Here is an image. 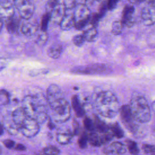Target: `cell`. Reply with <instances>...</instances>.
Instances as JSON below:
<instances>
[{
    "label": "cell",
    "mask_w": 155,
    "mask_h": 155,
    "mask_svg": "<svg viewBox=\"0 0 155 155\" xmlns=\"http://www.w3.org/2000/svg\"><path fill=\"white\" fill-rule=\"evenodd\" d=\"M19 23V19L14 16L5 19V27L7 30L10 33H16L18 30Z\"/></svg>",
    "instance_id": "cell-21"
},
{
    "label": "cell",
    "mask_w": 155,
    "mask_h": 155,
    "mask_svg": "<svg viewBox=\"0 0 155 155\" xmlns=\"http://www.w3.org/2000/svg\"><path fill=\"white\" fill-rule=\"evenodd\" d=\"M110 131L114 136L116 137L118 139L122 138L124 136V132L117 122H114L110 126Z\"/></svg>",
    "instance_id": "cell-26"
},
{
    "label": "cell",
    "mask_w": 155,
    "mask_h": 155,
    "mask_svg": "<svg viewBox=\"0 0 155 155\" xmlns=\"http://www.w3.org/2000/svg\"><path fill=\"white\" fill-rule=\"evenodd\" d=\"M126 147L120 142H113L110 145L104 148L103 151L105 154H124L126 153Z\"/></svg>",
    "instance_id": "cell-13"
},
{
    "label": "cell",
    "mask_w": 155,
    "mask_h": 155,
    "mask_svg": "<svg viewBox=\"0 0 155 155\" xmlns=\"http://www.w3.org/2000/svg\"><path fill=\"white\" fill-rule=\"evenodd\" d=\"M19 12L20 17L25 20H28L30 19L35 11V7L32 2L30 1L25 4L21 5L18 8H17Z\"/></svg>",
    "instance_id": "cell-14"
},
{
    "label": "cell",
    "mask_w": 155,
    "mask_h": 155,
    "mask_svg": "<svg viewBox=\"0 0 155 155\" xmlns=\"http://www.w3.org/2000/svg\"><path fill=\"white\" fill-rule=\"evenodd\" d=\"M0 102L1 105H7L10 102V94L6 90L4 89L1 90Z\"/></svg>",
    "instance_id": "cell-33"
},
{
    "label": "cell",
    "mask_w": 155,
    "mask_h": 155,
    "mask_svg": "<svg viewBox=\"0 0 155 155\" xmlns=\"http://www.w3.org/2000/svg\"><path fill=\"white\" fill-rule=\"evenodd\" d=\"M60 27L63 30H69L75 27V20L73 13H65L59 23Z\"/></svg>",
    "instance_id": "cell-16"
},
{
    "label": "cell",
    "mask_w": 155,
    "mask_h": 155,
    "mask_svg": "<svg viewBox=\"0 0 155 155\" xmlns=\"http://www.w3.org/2000/svg\"><path fill=\"white\" fill-rule=\"evenodd\" d=\"M143 0H130L131 2V3H133V4H139V3H140L141 2H142Z\"/></svg>",
    "instance_id": "cell-45"
},
{
    "label": "cell",
    "mask_w": 155,
    "mask_h": 155,
    "mask_svg": "<svg viewBox=\"0 0 155 155\" xmlns=\"http://www.w3.org/2000/svg\"><path fill=\"white\" fill-rule=\"evenodd\" d=\"M73 43L77 47H82L85 42V38L82 34L76 35L73 38Z\"/></svg>",
    "instance_id": "cell-35"
},
{
    "label": "cell",
    "mask_w": 155,
    "mask_h": 155,
    "mask_svg": "<svg viewBox=\"0 0 155 155\" xmlns=\"http://www.w3.org/2000/svg\"><path fill=\"white\" fill-rule=\"evenodd\" d=\"M48 105L46 97L42 93H37L25 96L22 107L28 116L42 124L47 118Z\"/></svg>",
    "instance_id": "cell-2"
},
{
    "label": "cell",
    "mask_w": 155,
    "mask_h": 155,
    "mask_svg": "<svg viewBox=\"0 0 155 155\" xmlns=\"http://www.w3.org/2000/svg\"><path fill=\"white\" fill-rule=\"evenodd\" d=\"M97 1H101V2H105V1H107V0H97Z\"/></svg>",
    "instance_id": "cell-48"
},
{
    "label": "cell",
    "mask_w": 155,
    "mask_h": 155,
    "mask_svg": "<svg viewBox=\"0 0 155 155\" xmlns=\"http://www.w3.org/2000/svg\"><path fill=\"white\" fill-rule=\"evenodd\" d=\"M118 1L119 0H107V4L108 9L109 10H111L114 9L116 7Z\"/></svg>",
    "instance_id": "cell-39"
},
{
    "label": "cell",
    "mask_w": 155,
    "mask_h": 155,
    "mask_svg": "<svg viewBox=\"0 0 155 155\" xmlns=\"http://www.w3.org/2000/svg\"><path fill=\"white\" fill-rule=\"evenodd\" d=\"M53 120L58 123H63L68 120L71 116V108L69 103L64 99L57 106L52 109Z\"/></svg>",
    "instance_id": "cell-5"
},
{
    "label": "cell",
    "mask_w": 155,
    "mask_h": 155,
    "mask_svg": "<svg viewBox=\"0 0 155 155\" xmlns=\"http://www.w3.org/2000/svg\"><path fill=\"white\" fill-rule=\"evenodd\" d=\"M47 39H48V35L46 33V31H41V33L39 34L35 42L38 45L42 46L46 43Z\"/></svg>",
    "instance_id": "cell-34"
},
{
    "label": "cell",
    "mask_w": 155,
    "mask_h": 155,
    "mask_svg": "<svg viewBox=\"0 0 155 155\" xmlns=\"http://www.w3.org/2000/svg\"><path fill=\"white\" fill-rule=\"evenodd\" d=\"M71 105L73 110L78 117H82L85 114V110L81 101L78 95H74L71 99Z\"/></svg>",
    "instance_id": "cell-17"
},
{
    "label": "cell",
    "mask_w": 155,
    "mask_h": 155,
    "mask_svg": "<svg viewBox=\"0 0 155 155\" xmlns=\"http://www.w3.org/2000/svg\"><path fill=\"white\" fill-rule=\"evenodd\" d=\"M73 134L74 135H76V134H78V133L79 132V125L78 122L76 120H74L73 123Z\"/></svg>",
    "instance_id": "cell-41"
},
{
    "label": "cell",
    "mask_w": 155,
    "mask_h": 155,
    "mask_svg": "<svg viewBox=\"0 0 155 155\" xmlns=\"http://www.w3.org/2000/svg\"><path fill=\"white\" fill-rule=\"evenodd\" d=\"M75 20V28L81 30L85 28L89 24L91 11L85 4H79L73 13Z\"/></svg>",
    "instance_id": "cell-4"
},
{
    "label": "cell",
    "mask_w": 155,
    "mask_h": 155,
    "mask_svg": "<svg viewBox=\"0 0 155 155\" xmlns=\"http://www.w3.org/2000/svg\"><path fill=\"white\" fill-rule=\"evenodd\" d=\"M152 108H153V111L154 113L155 114V101L152 104Z\"/></svg>",
    "instance_id": "cell-46"
},
{
    "label": "cell",
    "mask_w": 155,
    "mask_h": 155,
    "mask_svg": "<svg viewBox=\"0 0 155 155\" xmlns=\"http://www.w3.org/2000/svg\"><path fill=\"white\" fill-rule=\"evenodd\" d=\"M59 0H48L46 4L47 13H51L53 10L59 4Z\"/></svg>",
    "instance_id": "cell-37"
},
{
    "label": "cell",
    "mask_w": 155,
    "mask_h": 155,
    "mask_svg": "<svg viewBox=\"0 0 155 155\" xmlns=\"http://www.w3.org/2000/svg\"><path fill=\"white\" fill-rule=\"evenodd\" d=\"M73 137V133L70 132L59 133L57 134V141L60 144L66 145L68 143Z\"/></svg>",
    "instance_id": "cell-24"
},
{
    "label": "cell",
    "mask_w": 155,
    "mask_h": 155,
    "mask_svg": "<svg viewBox=\"0 0 155 155\" xmlns=\"http://www.w3.org/2000/svg\"><path fill=\"white\" fill-rule=\"evenodd\" d=\"M90 27H87L83 33L82 35L84 36L85 41L88 42H93L94 41L97 39V30L96 27L92 26L90 25Z\"/></svg>",
    "instance_id": "cell-20"
},
{
    "label": "cell",
    "mask_w": 155,
    "mask_h": 155,
    "mask_svg": "<svg viewBox=\"0 0 155 155\" xmlns=\"http://www.w3.org/2000/svg\"><path fill=\"white\" fill-rule=\"evenodd\" d=\"M124 25L121 21H115L113 22L111 26V32L114 35H118L121 33Z\"/></svg>",
    "instance_id": "cell-28"
},
{
    "label": "cell",
    "mask_w": 155,
    "mask_h": 155,
    "mask_svg": "<svg viewBox=\"0 0 155 155\" xmlns=\"http://www.w3.org/2000/svg\"><path fill=\"white\" fill-rule=\"evenodd\" d=\"M84 125L85 128L90 133L95 131L94 120L88 117H85L84 119Z\"/></svg>",
    "instance_id": "cell-30"
},
{
    "label": "cell",
    "mask_w": 155,
    "mask_h": 155,
    "mask_svg": "<svg viewBox=\"0 0 155 155\" xmlns=\"http://www.w3.org/2000/svg\"><path fill=\"white\" fill-rule=\"evenodd\" d=\"M120 118L123 123L125 125V127L130 130L133 131L136 130V125L134 121H136L132 115L131 109L129 105H122L119 110Z\"/></svg>",
    "instance_id": "cell-10"
},
{
    "label": "cell",
    "mask_w": 155,
    "mask_h": 155,
    "mask_svg": "<svg viewBox=\"0 0 155 155\" xmlns=\"http://www.w3.org/2000/svg\"><path fill=\"white\" fill-rule=\"evenodd\" d=\"M141 18L145 25L150 26L155 24V1L150 0L142 9Z\"/></svg>",
    "instance_id": "cell-9"
},
{
    "label": "cell",
    "mask_w": 155,
    "mask_h": 155,
    "mask_svg": "<svg viewBox=\"0 0 155 155\" xmlns=\"http://www.w3.org/2000/svg\"><path fill=\"white\" fill-rule=\"evenodd\" d=\"M94 127L95 130L101 134L108 133L110 131V127L105 122L101 120L97 116H94Z\"/></svg>",
    "instance_id": "cell-23"
},
{
    "label": "cell",
    "mask_w": 155,
    "mask_h": 155,
    "mask_svg": "<svg viewBox=\"0 0 155 155\" xmlns=\"http://www.w3.org/2000/svg\"><path fill=\"white\" fill-rule=\"evenodd\" d=\"M142 150L147 155H155V146L150 144H143Z\"/></svg>",
    "instance_id": "cell-36"
},
{
    "label": "cell",
    "mask_w": 155,
    "mask_h": 155,
    "mask_svg": "<svg viewBox=\"0 0 155 155\" xmlns=\"http://www.w3.org/2000/svg\"><path fill=\"white\" fill-rule=\"evenodd\" d=\"M48 127L50 129H53V128H54V125L53 123V122H51V120H50L49 123H48Z\"/></svg>",
    "instance_id": "cell-44"
},
{
    "label": "cell",
    "mask_w": 155,
    "mask_h": 155,
    "mask_svg": "<svg viewBox=\"0 0 155 155\" xmlns=\"http://www.w3.org/2000/svg\"><path fill=\"white\" fill-rule=\"evenodd\" d=\"M92 104L101 116L113 118L119 111V104L116 95L110 91L96 90L92 95Z\"/></svg>",
    "instance_id": "cell-1"
},
{
    "label": "cell",
    "mask_w": 155,
    "mask_h": 155,
    "mask_svg": "<svg viewBox=\"0 0 155 155\" xmlns=\"http://www.w3.org/2000/svg\"><path fill=\"white\" fill-rule=\"evenodd\" d=\"M14 149L17 151H24L26 150V147L25 145L21 143H18L15 145Z\"/></svg>",
    "instance_id": "cell-42"
},
{
    "label": "cell",
    "mask_w": 155,
    "mask_h": 155,
    "mask_svg": "<svg viewBox=\"0 0 155 155\" xmlns=\"http://www.w3.org/2000/svg\"><path fill=\"white\" fill-rule=\"evenodd\" d=\"M130 107L134 119L140 123H147L151 119V109L147 99L142 96H133Z\"/></svg>",
    "instance_id": "cell-3"
},
{
    "label": "cell",
    "mask_w": 155,
    "mask_h": 155,
    "mask_svg": "<svg viewBox=\"0 0 155 155\" xmlns=\"http://www.w3.org/2000/svg\"><path fill=\"white\" fill-rule=\"evenodd\" d=\"M3 143L5 145V147L9 149H12L13 148H15V143L13 140L11 139H5L3 141Z\"/></svg>",
    "instance_id": "cell-40"
},
{
    "label": "cell",
    "mask_w": 155,
    "mask_h": 155,
    "mask_svg": "<svg viewBox=\"0 0 155 155\" xmlns=\"http://www.w3.org/2000/svg\"><path fill=\"white\" fill-rule=\"evenodd\" d=\"M135 8L132 5H127L123 10L122 16V22L124 25L128 27H131L134 24L133 15Z\"/></svg>",
    "instance_id": "cell-11"
},
{
    "label": "cell",
    "mask_w": 155,
    "mask_h": 155,
    "mask_svg": "<svg viewBox=\"0 0 155 155\" xmlns=\"http://www.w3.org/2000/svg\"><path fill=\"white\" fill-rule=\"evenodd\" d=\"M66 9L63 4H59L51 13V20L54 22L59 24L61 22L62 18L65 15Z\"/></svg>",
    "instance_id": "cell-18"
},
{
    "label": "cell",
    "mask_w": 155,
    "mask_h": 155,
    "mask_svg": "<svg viewBox=\"0 0 155 155\" xmlns=\"http://www.w3.org/2000/svg\"><path fill=\"white\" fill-rule=\"evenodd\" d=\"M50 20H51V13H46L42 17L41 22V31H46L47 30L48 25Z\"/></svg>",
    "instance_id": "cell-29"
},
{
    "label": "cell",
    "mask_w": 155,
    "mask_h": 155,
    "mask_svg": "<svg viewBox=\"0 0 155 155\" xmlns=\"http://www.w3.org/2000/svg\"><path fill=\"white\" fill-rule=\"evenodd\" d=\"M27 116H28L23 107H21L16 108L13 111L12 114V120L14 124H15L18 127L20 128V126L22 125Z\"/></svg>",
    "instance_id": "cell-15"
},
{
    "label": "cell",
    "mask_w": 155,
    "mask_h": 155,
    "mask_svg": "<svg viewBox=\"0 0 155 155\" xmlns=\"http://www.w3.org/2000/svg\"><path fill=\"white\" fill-rule=\"evenodd\" d=\"M79 3L77 0H64L63 5L66 10H71L74 8Z\"/></svg>",
    "instance_id": "cell-38"
},
{
    "label": "cell",
    "mask_w": 155,
    "mask_h": 155,
    "mask_svg": "<svg viewBox=\"0 0 155 155\" xmlns=\"http://www.w3.org/2000/svg\"><path fill=\"white\" fill-rule=\"evenodd\" d=\"M14 4L9 0H4L1 2L0 14L1 18L5 19L14 16Z\"/></svg>",
    "instance_id": "cell-12"
},
{
    "label": "cell",
    "mask_w": 155,
    "mask_h": 155,
    "mask_svg": "<svg viewBox=\"0 0 155 155\" xmlns=\"http://www.w3.org/2000/svg\"><path fill=\"white\" fill-rule=\"evenodd\" d=\"M107 70V67L104 64H93L86 66L75 67L71 70V72L82 74H102Z\"/></svg>",
    "instance_id": "cell-8"
},
{
    "label": "cell",
    "mask_w": 155,
    "mask_h": 155,
    "mask_svg": "<svg viewBox=\"0 0 155 155\" xmlns=\"http://www.w3.org/2000/svg\"><path fill=\"white\" fill-rule=\"evenodd\" d=\"M88 142V135L85 132L82 133L78 138V145L82 149H84L87 146V142Z\"/></svg>",
    "instance_id": "cell-31"
},
{
    "label": "cell",
    "mask_w": 155,
    "mask_h": 155,
    "mask_svg": "<svg viewBox=\"0 0 155 155\" xmlns=\"http://www.w3.org/2000/svg\"><path fill=\"white\" fill-rule=\"evenodd\" d=\"M94 1H95V0H84V4H85V5H87L92 4L94 2Z\"/></svg>",
    "instance_id": "cell-43"
},
{
    "label": "cell",
    "mask_w": 155,
    "mask_h": 155,
    "mask_svg": "<svg viewBox=\"0 0 155 155\" xmlns=\"http://www.w3.org/2000/svg\"><path fill=\"white\" fill-rule=\"evenodd\" d=\"M62 51V46L58 43H55L52 44L48 49L47 54L50 58L52 59H58L60 57Z\"/></svg>",
    "instance_id": "cell-22"
},
{
    "label": "cell",
    "mask_w": 155,
    "mask_h": 155,
    "mask_svg": "<svg viewBox=\"0 0 155 155\" xmlns=\"http://www.w3.org/2000/svg\"><path fill=\"white\" fill-rule=\"evenodd\" d=\"M88 142L94 147H100L102 144L101 136L95 131L88 134Z\"/></svg>",
    "instance_id": "cell-25"
},
{
    "label": "cell",
    "mask_w": 155,
    "mask_h": 155,
    "mask_svg": "<svg viewBox=\"0 0 155 155\" xmlns=\"http://www.w3.org/2000/svg\"><path fill=\"white\" fill-rule=\"evenodd\" d=\"M36 155H46L45 154H44L43 152L42 153H38Z\"/></svg>",
    "instance_id": "cell-47"
},
{
    "label": "cell",
    "mask_w": 155,
    "mask_h": 155,
    "mask_svg": "<svg viewBox=\"0 0 155 155\" xmlns=\"http://www.w3.org/2000/svg\"><path fill=\"white\" fill-rule=\"evenodd\" d=\"M42 152L46 155H59L60 150L59 148L54 146H48L43 149Z\"/></svg>",
    "instance_id": "cell-32"
},
{
    "label": "cell",
    "mask_w": 155,
    "mask_h": 155,
    "mask_svg": "<svg viewBox=\"0 0 155 155\" xmlns=\"http://www.w3.org/2000/svg\"><path fill=\"white\" fill-rule=\"evenodd\" d=\"M38 28L39 24L36 22H25L21 26V31L24 35L31 36L38 31Z\"/></svg>",
    "instance_id": "cell-19"
},
{
    "label": "cell",
    "mask_w": 155,
    "mask_h": 155,
    "mask_svg": "<svg viewBox=\"0 0 155 155\" xmlns=\"http://www.w3.org/2000/svg\"><path fill=\"white\" fill-rule=\"evenodd\" d=\"M46 98L48 104L51 110L64 99L61 88L54 84L50 85L47 88Z\"/></svg>",
    "instance_id": "cell-6"
},
{
    "label": "cell",
    "mask_w": 155,
    "mask_h": 155,
    "mask_svg": "<svg viewBox=\"0 0 155 155\" xmlns=\"http://www.w3.org/2000/svg\"><path fill=\"white\" fill-rule=\"evenodd\" d=\"M126 144L128 151L131 154L138 155V154L139 153V149L136 142L130 139H127L126 140Z\"/></svg>",
    "instance_id": "cell-27"
},
{
    "label": "cell",
    "mask_w": 155,
    "mask_h": 155,
    "mask_svg": "<svg viewBox=\"0 0 155 155\" xmlns=\"http://www.w3.org/2000/svg\"><path fill=\"white\" fill-rule=\"evenodd\" d=\"M39 122L34 118L27 116L20 126L19 130L25 137H31L36 136L39 131Z\"/></svg>",
    "instance_id": "cell-7"
}]
</instances>
